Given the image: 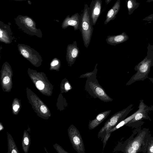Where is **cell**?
Wrapping results in <instances>:
<instances>
[{
    "label": "cell",
    "instance_id": "obj_1",
    "mask_svg": "<svg viewBox=\"0 0 153 153\" xmlns=\"http://www.w3.org/2000/svg\"><path fill=\"white\" fill-rule=\"evenodd\" d=\"M85 89L90 95L95 99L98 98L105 102H111L113 100L99 83L97 75L87 78Z\"/></svg>",
    "mask_w": 153,
    "mask_h": 153
},
{
    "label": "cell",
    "instance_id": "obj_2",
    "mask_svg": "<svg viewBox=\"0 0 153 153\" xmlns=\"http://www.w3.org/2000/svg\"><path fill=\"white\" fill-rule=\"evenodd\" d=\"M132 105H130L126 108L120 111L112 116L105 123L104 126L98 132V137L101 138L102 141L106 134L122 120L125 119L126 116L132 109Z\"/></svg>",
    "mask_w": 153,
    "mask_h": 153
},
{
    "label": "cell",
    "instance_id": "obj_3",
    "mask_svg": "<svg viewBox=\"0 0 153 153\" xmlns=\"http://www.w3.org/2000/svg\"><path fill=\"white\" fill-rule=\"evenodd\" d=\"M92 24H91L89 14L88 6L85 5L80 24V31L85 46L88 48L90 44L93 31Z\"/></svg>",
    "mask_w": 153,
    "mask_h": 153
},
{
    "label": "cell",
    "instance_id": "obj_4",
    "mask_svg": "<svg viewBox=\"0 0 153 153\" xmlns=\"http://www.w3.org/2000/svg\"><path fill=\"white\" fill-rule=\"evenodd\" d=\"M153 65L152 59L145 58L137 65H136L134 70L137 71L127 83L126 85H129L136 81L144 80L148 78V75L150 72V68Z\"/></svg>",
    "mask_w": 153,
    "mask_h": 153
},
{
    "label": "cell",
    "instance_id": "obj_5",
    "mask_svg": "<svg viewBox=\"0 0 153 153\" xmlns=\"http://www.w3.org/2000/svg\"><path fill=\"white\" fill-rule=\"evenodd\" d=\"M71 141L74 149L78 153H85L83 140L79 130L72 125L68 129Z\"/></svg>",
    "mask_w": 153,
    "mask_h": 153
},
{
    "label": "cell",
    "instance_id": "obj_6",
    "mask_svg": "<svg viewBox=\"0 0 153 153\" xmlns=\"http://www.w3.org/2000/svg\"><path fill=\"white\" fill-rule=\"evenodd\" d=\"M68 49V61L70 66H71L74 63L79 53L76 41L74 42L72 44L69 45Z\"/></svg>",
    "mask_w": 153,
    "mask_h": 153
},
{
    "label": "cell",
    "instance_id": "obj_7",
    "mask_svg": "<svg viewBox=\"0 0 153 153\" xmlns=\"http://www.w3.org/2000/svg\"><path fill=\"white\" fill-rule=\"evenodd\" d=\"M143 100H140V102L138 107L139 109L137 111H136L134 113L132 114L131 115L128 117L127 118L124 119L118 124L110 130L108 133L109 132H113L116 130L118 128H121L123 126L126 125L131 120L134 118L135 115L138 112L143 111L146 110V105L143 102Z\"/></svg>",
    "mask_w": 153,
    "mask_h": 153
},
{
    "label": "cell",
    "instance_id": "obj_8",
    "mask_svg": "<svg viewBox=\"0 0 153 153\" xmlns=\"http://www.w3.org/2000/svg\"><path fill=\"white\" fill-rule=\"evenodd\" d=\"M128 39V36L125 32H123L120 34L108 36L106 41L108 44L115 46L126 41Z\"/></svg>",
    "mask_w": 153,
    "mask_h": 153
},
{
    "label": "cell",
    "instance_id": "obj_9",
    "mask_svg": "<svg viewBox=\"0 0 153 153\" xmlns=\"http://www.w3.org/2000/svg\"><path fill=\"white\" fill-rule=\"evenodd\" d=\"M111 110H108L99 114L94 120L89 121L88 128L92 130L97 127L101 123L109 114Z\"/></svg>",
    "mask_w": 153,
    "mask_h": 153
},
{
    "label": "cell",
    "instance_id": "obj_10",
    "mask_svg": "<svg viewBox=\"0 0 153 153\" xmlns=\"http://www.w3.org/2000/svg\"><path fill=\"white\" fill-rule=\"evenodd\" d=\"M101 9V0H95L92 8L91 13V18L93 25L95 24L100 13Z\"/></svg>",
    "mask_w": 153,
    "mask_h": 153
},
{
    "label": "cell",
    "instance_id": "obj_11",
    "mask_svg": "<svg viewBox=\"0 0 153 153\" xmlns=\"http://www.w3.org/2000/svg\"><path fill=\"white\" fill-rule=\"evenodd\" d=\"M80 17L78 13L73 15L71 17H68L65 22L64 25L65 26H71L74 27L75 30L79 29L81 30L80 24Z\"/></svg>",
    "mask_w": 153,
    "mask_h": 153
},
{
    "label": "cell",
    "instance_id": "obj_12",
    "mask_svg": "<svg viewBox=\"0 0 153 153\" xmlns=\"http://www.w3.org/2000/svg\"><path fill=\"white\" fill-rule=\"evenodd\" d=\"M120 3V0H117L112 8L108 12L106 16V20L104 22L105 24H106L115 18L119 10Z\"/></svg>",
    "mask_w": 153,
    "mask_h": 153
},
{
    "label": "cell",
    "instance_id": "obj_13",
    "mask_svg": "<svg viewBox=\"0 0 153 153\" xmlns=\"http://www.w3.org/2000/svg\"><path fill=\"white\" fill-rule=\"evenodd\" d=\"M143 135V134L139 135L130 143H128L127 145L131 146L138 152L140 148L142 143L144 137Z\"/></svg>",
    "mask_w": 153,
    "mask_h": 153
},
{
    "label": "cell",
    "instance_id": "obj_14",
    "mask_svg": "<svg viewBox=\"0 0 153 153\" xmlns=\"http://www.w3.org/2000/svg\"><path fill=\"white\" fill-rule=\"evenodd\" d=\"M140 3L136 0H127L126 6L128 14H131L139 6Z\"/></svg>",
    "mask_w": 153,
    "mask_h": 153
},
{
    "label": "cell",
    "instance_id": "obj_15",
    "mask_svg": "<svg viewBox=\"0 0 153 153\" xmlns=\"http://www.w3.org/2000/svg\"><path fill=\"white\" fill-rule=\"evenodd\" d=\"M146 110V109L143 111L137 113L135 115L134 118L126 124H129L131 123L137 121L143 118H146L147 115Z\"/></svg>",
    "mask_w": 153,
    "mask_h": 153
},
{
    "label": "cell",
    "instance_id": "obj_16",
    "mask_svg": "<svg viewBox=\"0 0 153 153\" xmlns=\"http://www.w3.org/2000/svg\"><path fill=\"white\" fill-rule=\"evenodd\" d=\"M97 63L96 64V65L94 67V68L93 71L90 72H88L86 73L83 74L81 75L79 77V78H88L92 76H94L95 75H97Z\"/></svg>",
    "mask_w": 153,
    "mask_h": 153
},
{
    "label": "cell",
    "instance_id": "obj_17",
    "mask_svg": "<svg viewBox=\"0 0 153 153\" xmlns=\"http://www.w3.org/2000/svg\"><path fill=\"white\" fill-rule=\"evenodd\" d=\"M111 132H109L108 133H106L105 134L104 138L102 140V142L103 143V150L102 151H103L106 145V143L108 139L110 137L111 134Z\"/></svg>",
    "mask_w": 153,
    "mask_h": 153
},
{
    "label": "cell",
    "instance_id": "obj_18",
    "mask_svg": "<svg viewBox=\"0 0 153 153\" xmlns=\"http://www.w3.org/2000/svg\"><path fill=\"white\" fill-rule=\"evenodd\" d=\"M36 85L37 88L40 90H42L44 87V84L41 81H37L36 83Z\"/></svg>",
    "mask_w": 153,
    "mask_h": 153
},
{
    "label": "cell",
    "instance_id": "obj_19",
    "mask_svg": "<svg viewBox=\"0 0 153 153\" xmlns=\"http://www.w3.org/2000/svg\"><path fill=\"white\" fill-rule=\"evenodd\" d=\"M25 22L27 25L29 27H31L33 25V22L30 18H26L25 19Z\"/></svg>",
    "mask_w": 153,
    "mask_h": 153
},
{
    "label": "cell",
    "instance_id": "obj_20",
    "mask_svg": "<svg viewBox=\"0 0 153 153\" xmlns=\"http://www.w3.org/2000/svg\"><path fill=\"white\" fill-rule=\"evenodd\" d=\"M22 55L25 57L28 58L29 56V54L25 50L23 49L21 51Z\"/></svg>",
    "mask_w": 153,
    "mask_h": 153
},
{
    "label": "cell",
    "instance_id": "obj_21",
    "mask_svg": "<svg viewBox=\"0 0 153 153\" xmlns=\"http://www.w3.org/2000/svg\"><path fill=\"white\" fill-rule=\"evenodd\" d=\"M40 109L41 111L44 113H46L47 111V109L46 107L44 105L41 106Z\"/></svg>",
    "mask_w": 153,
    "mask_h": 153
},
{
    "label": "cell",
    "instance_id": "obj_22",
    "mask_svg": "<svg viewBox=\"0 0 153 153\" xmlns=\"http://www.w3.org/2000/svg\"><path fill=\"white\" fill-rule=\"evenodd\" d=\"M10 81V79L9 77L6 76L3 79V82L4 84L8 83Z\"/></svg>",
    "mask_w": 153,
    "mask_h": 153
},
{
    "label": "cell",
    "instance_id": "obj_23",
    "mask_svg": "<svg viewBox=\"0 0 153 153\" xmlns=\"http://www.w3.org/2000/svg\"><path fill=\"white\" fill-rule=\"evenodd\" d=\"M65 88L66 90L68 91L71 89V87L69 82H67L65 84Z\"/></svg>",
    "mask_w": 153,
    "mask_h": 153
},
{
    "label": "cell",
    "instance_id": "obj_24",
    "mask_svg": "<svg viewBox=\"0 0 153 153\" xmlns=\"http://www.w3.org/2000/svg\"><path fill=\"white\" fill-rule=\"evenodd\" d=\"M148 152L153 153V143H152L149 147Z\"/></svg>",
    "mask_w": 153,
    "mask_h": 153
},
{
    "label": "cell",
    "instance_id": "obj_25",
    "mask_svg": "<svg viewBox=\"0 0 153 153\" xmlns=\"http://www.w3.org/2000/svg\"><path fill=\"white\" fill-rule=\"evenodd\" d=\"M59 62L57 60H54L51 63V66H54L58 64Z\"/></svg>",
    "mask_w": 153,
    "mask_h": 153
},
{
    "label": "cell",
    "instance_id": "obj_26",
    "mask_svg": "<svg viewBox=\"0 0 153 153\" xmlns=\"http://www.w3.org/2000/svg\"><path fill=\"white\" fill-rule=\"evenodd\" d=\"M24 141L25 144L26 145H28L29 144V141L27 137H25L24 138Z\"/></svg>",
    "mask_w": 153,
    "mask_h": 153
},
{
    "label": "cell",
    "instance_id": "obj_27",
    "mask_svg": "<svg viewBox=\"0 0 153 153\" xmlns=\"http://www.w3.org/2000/svg\"><path fill=\"white\" fill-rule=\"evenodd\" d=\"M19 105H16L13 106V108L15 111H17L18 109L19 108Z\"/></svg>",
    "mask_w": 153,
    "mask_h": 153
},
{
    "label": "cell",
    "instance_id": "obj_28",
    "mask_svg": "<svg viewBox=\"0 0 153 153\" xmlns=\"http://www.w3.org/2000/svg\"><path fill=\"white\" fill-rule=\"evenodd\" d=\"M148 78L153 83V78Z\"/></svg>",
    "mask_w": 153,
    "mask_h": 153
},
{
    "label": "cell",
    "instance_id": "obj_29",
    "mask_svg": "<svg viewBox=\"0 0 153 153\" xmlns=\"http://www.w3.org/2000/svg\"><path fill=\"white\" fill-rule=\"evenodd\" d=\"M153 1V0H147L146 1V2L150 3Z\"/></svg>",
    "mask_w": 153,
    "mask_h": 153
},
{
    "label": "cell",
    "instance_id": "obj_30",
    "mask_svg": "<svg viewBox=\"0 0 153 153\" xmlns=\"http://www.w3.org/2000/svg\"><path fill=\"white\" fill-rule=\"evenodd\" d=\"M2 32L1 31V30H0V38H1L2 36Z\"/></svg>",
    "mask_w": 153,
    "mask_h": 153
},
{
    "label": "cell",
    "instance_id": "obj_31",
    "mask_svg": "<svg viewBox=\"0 0 153 153\" xmlns=\"http://www.w3.org/2000/svg\"><path fill=\"white\" fill-rule=\"evenodd\" d=\"M111 1V0H106V4H108L110 2V1Z\"/></svg>",
    "mask_w": 153,
    "mask_h": 153
},
{
    "label": "cell",
    "instance_id": "obj_32",
    "mask_svg": "<svg viewBox=\"0 0 153 153\" xmlns=\"http://www.w3.org/2000/svg\"><path fill=\"white\" fill-rule=\"evenodd\" d=\"M17 152L15 150H13L12 152V153H15Z\"/></svg>",
    "mask_w": 153,
    "mask_h": 153
},
{
    "label": "cell",
    "instance_id": "obj_33",
    "mask_svg": "<svg viewBox=\"0 0 153 153\" xmlns=\"http://www.w3.org/2000/svg\"><path fill=\"white\" fill-rule=\"evenodd\" d=\"M150 108L151 109V110L153 111V105L151 106Z\"/></svg>",
    "mask_w": 153,
    "mask_h": 153
},
{
    "label": "cell",
    "instance_id": "obj_34",
    "mask_svg": "<svg viewBox=\"0 0 153 153\" xmlns=\"http://www.w3.org/2000/svg\"><path fill=\"white\" fill-rule=\"evenodd\" d=\"M1 129H2V128H1V127H0V130H1Z\"/></svg>",
    "mask_w": 153,
    "mask_h": 153
},
{
    "label": "cell",
    "instance_id": "obj_35",
    "mask_svg": "<svg viewBox=\"0 0 153 153\" xmlns=\"http://www.w3.org/2000/svg\"></svg>",
    "mask_w": 153,
    "mask_h": 153
}]
</instances>
